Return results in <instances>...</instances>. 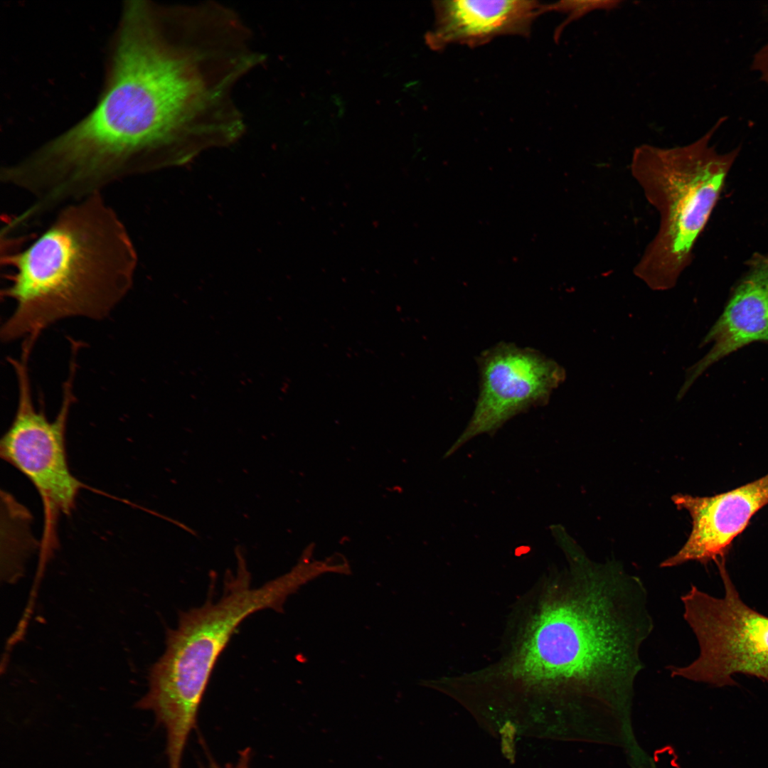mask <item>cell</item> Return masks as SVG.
<instances>
[{
	"instance_id": "obj_1",
	"label": "cell",
	"mask_w": 768,
	"mask_h": 768,
	"mask_svg": "<svg viewBox=\"0 0 768 768\" xmlns=\"http://www.w3.org/2000/svg\"><path fill=\"white\" fill-rule=\"evenodd\" d=\"M234 93L227 58L205 31L151 4L129 2L96 106L24 159L25 178L45 201L60 206L128 176L187 164L227 143Z\"/></svg>"
},
{
	"instance_id": "obj_2",
	"label": "cell",
	"mask_w": 768,
	"mask_h": 768,
	"mask_svg": "<svg viewBox=\"0 0 768 768\" xmlns=\"http://www.w3.org/2000/svg\"><path fill=\"white\" fill-rule=\"evenodd\" d=\"M569 571L533 620L513 663L516 676L604 698L625 697L644 668L654 629L646 589L618 562L564 548Z\"/></svg>"
},
{
	"instance_id": "obj_3",
	"label": "cell",
	"mask_w": 768,
	"mask_h": 768,
	"mask_svg": "<svg viewBox=\"0 0 768 768\" xmlns=\"http://www.w3.org/2000/svg\"><path fill=\"white\" fill-rule=\"evenodd\" d=\"M3 296L15 304L5 342L37 334L70 317H106L131 289L137 255L101 192L63 206L28 245L6 247Z\"/></svg>"
},
{
	"instance_id": "obj_4",
	"label": "cell",
	"mask_w": 768,
	"mask_h": 768,
	"mask_svg": "<svg viewBox=\"0 0 768 768\" xmlns=\"http://www.w3.org/2000/svg\"><path fill=\"white\" fill-rule=\"evenodd\" d=\"M302 582L292 571L259 587L240 564L221 597L182 612L167 631L166 649L152 666L149 690L137 708L151 711L166 735V754L181 762L214 667L239 625L264 609L280 612Z\"/></svg>"
},
{
	"instance_id": "obj_5",
	"label": "cell",
	"mask_w": 768,
	"mask_h": 768,
	"mask_svg": "<svg viewBox=\"0 0 768 768\" xmlns=\"http://www.w3.org/2000/svg\"><path fill=\"white\" fill-rule=\"evenodd\" d=\"M725 121L721 117L689 144H642L633 152L631 175L660 218L656 234L634 267V274L653 290L672 289L690 264L694 245L739 153V148L719 153L710 144Z\"/></svg>"
},
{
	"instance_id": "obj_6",
	"label": "cell",
	"mask_w": 768,
	"mask_h": 768,
	"mask_svg": "<svg viewBox=\"0 0 768 768\" xmlns=\"http://www.w3.org/2000/svg\"><path fill=\"white\" fill-rule=\"evenodd\" d=\"M717 563L723 597L696 586L681 597L683 617L696 636L699 654L686 666H669L671 676L718 687L735 685L732 677L739 673L768 683V617L742 601L724 560Z\"/></svg>"
},
{
	"instance_id": "obj_7",
	"label": "cell",
	"mask_w": 768,
	"mask_h": 768,
	"mask_svg": "<svg viewBox=\"0 0 768 768\" xmlns=\"http://www.w3.org/2000/svg\"><path fill=\"white\" fill-rule=\"evenodd\" d=\"M34 342L23 341L18 359L10 358L18 383V402L11 425L0 442L1 457L33 484L48 518L69 514L82 484L72 474L65 449V428L72 404L77 352L71 353L60 410L50 421L36 409L31 394L28 361Z\"/></svg>"
},
{
	"instance_id": "obj_8",
	"label": "cell",
	"mask_w": 768,
	"mask_h": 768,
	"mask_svg": "<svg viewBox=\"0 0 768 768\" xmlns=\"http://www.w3.org/2000/svg\"><path fill=\"white\" fill-rule=\"evenodd\" d=\"M477 365L479 390L474 410L444 457L476 436L493 434L515 416L546 405L566 376L560 364L540 351L503 341L482 352Z\"/></svg>"
},
{
	"instance_id": "obj_9",
	"label": "cell",
	"mask_w": 768,
	"mask_h": 768,
	"mask_svg": "<svg viewBox=\"0 0 768 768\" xmlns=\"http://www.w3.org/2000/svg\"><path fill=\"white\" fill-rule=\"evenodd\" d=\"M672 498L678 508L689 513L692 530L682 548L660 566L674 567L689 561L718 562L751 518L768 504V474L715 496L678 494Z\"/></svg>"
},
{
	"instance_id": "obj_10",
	"label": "cell",
	"mask_w": 768,
	"mask_h": 768,
	"mask_svg": "<svg viewBox=\"0 0 768 768\" xmlns=\"http://www.w3.org/2000/svg\"><path fill=\"white\" fill-rule=\"evenodd\" d=\"M434 28L427 36L433 49L450 44L470 47L484 45L507 35L527 36L535 19L550 11V4L538 1L453 0L434 2Z\"/></svg>"
},
{
	"instance_id": "obj_11",
	"label": "cell",
	"mask_w": 768,
	"mask_h": 768,
	"mask_svg": "<svg viewBox=\"0 0 768 768\" xmlns=\"http://www.w3.org/2000/svg\"><path fill=\"white\" fill-rule=\"evenodd\" d=\"M768 343V256H755L733 291L722 314L702 341L713 343L686 373L678 398L710 366L753 342Z\"/></svg>"
},
{
	"instance_id": "obj_12",
	"label": "cell",
	"mask_w": 768,
	"mask_h": 768,
	"mask_svg": "<svg viewBox=\"0 0 768 768\" xmlns=\"http://www.w3.org/2000/svg\"><path fill=\"white\" fill-rule=\"evenodd\" d=\"M621 1H561L550 4V11H558L569 14L568 18L558 28L559 34L561 28L569 22L576 20L587 13L596 9H612L617 7Z\"/></svg>"
},
{
	"instance_id": "obj_13",
	"label": "cell",
	"mask_w": 768,
	"mask_h": 768,
	"mask_svg": "<svg viewBox=\"0 0 768 768\" xmlns=\"http://www.w3.org/2000/svg\"><path fill=\"white\" fill-rule=\"evenodd\" d=\"M751 68L768 85V41L754 55Z\"/></svg>"
},
{
	"instance_id": "obj_14",
	"label": "cell",
	"mask_w": 768,
	"mask_h": 768,
	"mask_svg": "<svg viewBox=\"0 0 768 768\" xmlns=\"http://www.w3.org/2000/svg\"><path fill=\"white\" fill-rule=\"evenodd\" d=\"M251 759V748L245 747L239 752L238 759L233 764H226L222 766L209 757L208 762L205 764L201 765L200 768H252Z\"/></svg>"
}]
</instances>
